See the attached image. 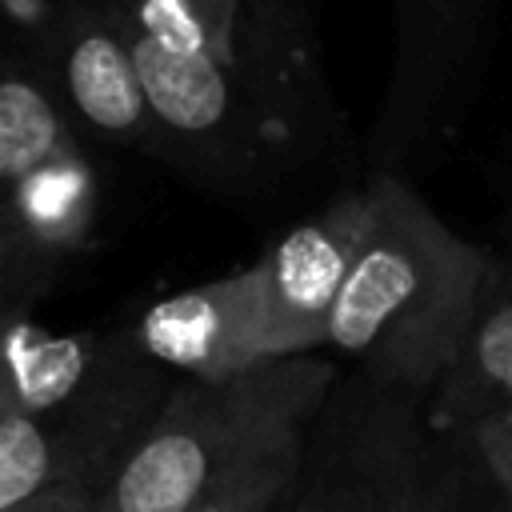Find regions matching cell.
<instances>
[{"label":"cell","instance_id":"cell-10","mask_svg":"<svg viewBox=\"0 0 512 512\" xmlns=\"http://www.w3.org/2000/svg\"><path fill=\"white\" fill-rule=\"evenodd\" d=\"M132 348L128 328L100 332H48L28 312L0 316V416L60 404L96 384Z\"/></svg>","mask_w":512,"mask_h":512},{"label":"cell","instance_id":"cell-18","mask_svg":"<svg viewBox=\"0 0 512 512\" xmlns=\"http://www.w3.org/2000/svg\"><path fill=\"white\" fill-rule=\"evenodd\" d=\"M92 496L96 488H56V492H44L36 500H24L0 512H92Z\"/></svg>","mask_w":512,"mask_h":512},{"label":"cell","instance_id":"cell-9","mask_svg":"<svg viewBox=\"0 0 512 512\" xmlns=\"http://www.w3.org/2000/svg\"><path fill=\"white\" fill-rule=\"evenodd\" d=\"M128 336L172 376L224 380L260 364V292L252 264L148 304Z\"/></svg>","mask_w":512,"mask_h":512},{"label":"cell","instance_id":"cell-17","mask_svg":"<svg viewBox=\"0 0 512 512\" xmlns=\"http://www.w3.org/2000/svg\"><path fill=\"white\" fill-rule=\"evenodd\" d=\"M472 436V444L480 448L484 464L496 472V480L504 484V492L512 496V412H488L480 420H472L468 428H460Z\"/></svg>","mask_w":512,"mask_h":512},{"label":"cell","instance_id":"cell-4","mask_svg":"<svg viewBox=\"0 0 512 512\" xmlns=\"http://www.w3.org/2000/svg\"><path fill=\"white\" fill-rule=\"evenodd\" d=\"M428 396L340 368L312 412L288 512H404Z\"/></svg>","mask_w":512,"mask_h":512},{"label":"cell","instance_id":"cell-5","mask_svg":"<svg viewBox=\"0 0 512 512\" xmlns=\"http://www.w3.org/2000/svg\"><path fill=\"white\" fill-rule=\"evenodd\" d=\"M176 376L136 344L84 392L0 416V508L56 488H100Z\"/></svg>","mask_w":512,"mask_h":512},{"label":"cell","instance_id":"cell-15","mask_svg":"<svg viewBox=\"0 0 512 512\" xmlns=\"http://www.w3.org/2000/svg\"><path fill=\"white\" fill-rule=\"evenodd\" d=\"M240 0H128L136 28L180 52H228Z\"/></svg>","mask_w":512,"mask_h":512},{"label":"cell","instance_id":"cell-7","mask_svg":"<svg viewBox=\"0 0 512 512\" xmlns=\"http://www.w3.org/2000/svg\"><path fill=\"white\" fill-rule=\"evenodd\" d=\"M368 216V184H352L320 212L292 224L264 256H256L252 276L260 292V360L324 352L328 316L352 272Z\"/></svg>","mask_w":512,"mask_h":512},{"label":"cell","instance_id":"cell-16","mask_svg":"<svg viewBox=\"0 0 512 512\" xmlns=\"http://www.w3.org/2000/svg\"><path fill=\"white\" fill-rule=\"evenodd\" d=\"M304 444V440H300ZM300 444L284 448L276 456H268L264 464H256L252 472H244L240 480L224 484L220 492L204 496L200 504H192L188 512H288V496L296 484V460H300Z\"/></svg>","mask_w":512,"mask_h":512},{"label":"cell","instance_id":"cell-2","mask_svg":"<svg viewBox=\"0 0 512 512\" xmlns=\"http://www.w3.org/2000/svg\"><path fill=\"white\" fill-rule=\"evenodd\" d=\"M372 216L328 316L324 352L432 396L480 308L496 248L452 232L404 172H368Z\"/></svg>","mask_w":512,"mask_h":512},{"label":"cell","instance_id":"cell-20","mask_svg":"<svg viewBox=\"0 0 512 512\" xmlns=\"http://www.w3.org/2000/svg\"><path fill=\"white\" fill-rule=\"evenodd\" d=\"M508 212H512V208H508Z\"/></svg>","mask_w":512,"mask_h":512},{"label":"cell","instance_id":"cell-12","mask_svg":"<svg viewBox=\"0 0 512 512\" xmlns=\"http://www.w3.org/2000/svg\"><path fill=\"white\" fill-rule=\"evenodd\" d=\"M80 148L76 128L40 72H0V200L16 192L36 168Z\"/></svg>","mask_w":512,"mask_h":512},{"label":"cell","instance_id":"cell-14","mask_svg":"<svg viewBox=\"0 0 512 512\" xmlns=\"http://www.w3.org/2000/svg\"><path fill=\"white\" fill-rule=\"evenodd\" d=\"M76 252L36 232L12 200H0V316L28 312Z\"/></svg>","mask_w":512,"mask_h":512},{"label":"cell","instance_id":"cell-8","mask_svg":"<svg viewBox=\"0 0 512 512\" xmlns=\"http://www.w3.org/2000/svg\"><path fill=\"white\" fill-rule=\"evenodd\" d=\"M48 80L72 120L92 140L160 152L156 120L128 40L124 0L72 4L52 32Z\"/></svg>","mask_w":512,"mask_h":512},{"label":"cell","instance_id":"cell-13","mask_svg":"<svg viewBox=\"0 0 512 512\" xmlns=\"http://www.w3.org/2000/svg\"><path fill=\"white\" fill-rule=\"evenodd\" d=\"M404 512H512V496L460 428H424Z\"/></svg>","mask_w":512,"mask_h":512},{"label":"cell","instance_id":"cell-3","mask_svg":"<svg viewBox=\"0 0 512 512\" xmlns=\"http://www.w3.org/2000/svg\"><path fill=\"white\" fill-rule=\"evenodd\" d=\"M340 368L328 352H300L224 380L176 376L108 468L92 512H188L268 456L296 448Z\"/></svg>","mask_w":512,"mask_h":512},{"label":"cell","instance_id":"cell-1","mask_svg":"<svg viewBox=\"0 0 512 512\" xmlns=\"http://www.w3.org/2000/svg\"><path fill=\"white\" fill-rule=\"evenodd\" d=\"M128 16V0H124ZM160 160L220 196H268L344 148L312 0H240L228 52H180L128 16Z\"/></svg>","mask_w":512,"mask_h":512},{"label":"cell","instance_id":"cell-11","mask_svg":"<svg viewBox=\"0 0 512 512\" xmlns=\"http://www.w3.org/2000/svg\"><path fill=\"white\" fill-rule=\"evenodd\" d=\"M488 412H512V236L496 248L464 344L428 396L432 428H468Z\"/></svg>","mask_w":512,"mask_h":512},{"label":"cell","instance_id":"cell-6","mask_svg":"<svg viewBox=\"0 0 512 512\" xmlns=\"http://www.w3.org/2000/svg\"><path fill=\"white\" fill-rule=\"evenodd\" d=\"M392 68L368 132V172H412L428 160L464 108L472 88L488 0H388Z\"/></svg>","mask_w":512,"mask_h":512},{"label":"cell","instance_id":"cell-19","mask_svg":"<svg viewBox=\"0 0 512 512\" xmlns=\"http://www.w3.org/2000/svg\"><path fill=\"white\" fill-rule=\"evenodd\" d=\"M508 236H512V212H508Z\"/></svg>","mask_w":512,"mask_h":512}]
</instances>
